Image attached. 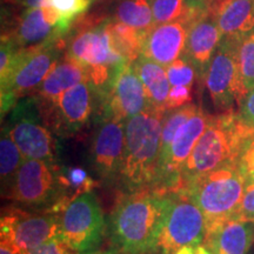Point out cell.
Wrapping results in <instances>:
<instances>
[{"mask_svg":"<svg viewBox=\"0 0 254 254\" xmlns=\"http://www.w3.org/2000/svg\"><path fill=\"white\" fill-rule=\"evenodd\" d=\"M170 202V192L153 187L127 193L110 215L114 247L123 254L153 253Z\"/></svg>","mask_w":254,"mask_h":254,"instance_id":"6da1fadb","label":"cell"},{"mask_svg":"<svg viewBox=\"0 0 254 254\" xmlns=\"http://www.w3.org/2000/svg\"><path fill=\"white\" fill-rule=\"evenodd\" d=\"M165 114L147 109L125 120V151L118 180L127 193L154 185Z\"/></svg>","mask_w":254,"mask_h":254,"instance_id":"7a4b0ae2","label":"cell"},{"mask_svg":"<svg viewBox=\"0 0 254 254\" xmlns=\"http://www.w3.org/2000/svg\"><path fill=\"white\" fill-rule=\"evenodd\" d=\"M73 28L65 55L80 64L88 80L103 95L118 69L128 63L117 49L110 30V19L84 18Z\"/></svg>","mask_w":254,"mask_h":254,"instance_id":"3957f363","label":"cell"},{"mask_svg":"<svg viewBox=\"0 0 254 254\" xmlns=\"http://www.w3.org/2000/svg\"><path fill=\"white\" fill-rule=\"evenodd\" d=\"M253 133L254 127L244 122L233 110L211 116L205 132L184 166L182 189L195 177L237 161Z\"/></svg>","mask_w":254,"mask_h":254,"instance_id":"277c9868","label":"cell"},{"mask_svg":"<svg viewBox=\"0 0 254 254\" xmlns=\"http://www.w3.org/2000/svg\"><path fill=\"white\" fill-rule=\"evenodd\" d=\"M246 187L239 165L232 161L195 177L182 190L201 209L208 230L236 215Z\"/></svg>","mask_w":254,"mask_h":254,"instance_id":"5b68a950","label":"cell"},{"mask_svg":"<svg viewBox=\"0 0 254 254\" xmlns=\"http://www.w3.org/2000/svg\"><path fill=\"white\" fill-rule=\"evenodd\" d=\"M65 47L66 40L60 39L18 51L7 79L0 84L1 118L13 110L19 100L38 90L56 63L63 57Z\"/></svg>","mask_w":254,"mask_h":254,"instance_id":"8992f818","label":"cell"},{"mask_svg":"<svg viewBox=\"0 0 254 254\" xmlns=\"http://www.w3.org/2000/svg\"><path fill=\"white\" fill-rule=\"evenodd\" d=\"M171 193L163 227L159 233L154 252L172 254L184 246H198L206 237V219L194 200L185 190Z\"/></svg>","mask_w":254,"mask_h":254,"instance_id":"52a82bcc","label":"cell"},{"mask_svg":"<svg viewBox=\"0 0 254 254\" xmlns=\"http://www.w3.org/2000/svg\"><path fill=\"white\" fill-rule=\"evenodd\" d=\"M44 118L37 98L25 97L15 104L6 127L24 158L55 164L57 141Z\"/></svg>","mask_w":254,"mask_h":254,"instance_id":"ba28073f","label":"cell"},{"mask_svg":"<svg viewBox=\"0 0 254 254\" xmlns=\"http://www.w3.org/2000/svg\"><path fill=\"white\" fill-rule=\"evenodd\" d=\"M106 228L103 209L92 190L75 196L60 214V238L75 253L97 250Z\"/></svg>","mask_w":254,"mask_h":254,"instance_id":"9c48e42d","label":"cell"},{"mask_svg":"<svg viewBox=\"0 0 254 254\" xmlns=\"http://www.w3.org/2000/svg\"><path fill=\"white\" fill-rule=\"evenodd\" d=\"M8 198L23 207H53L60 199L56 165L40 159L24 158Z\"/></svg>","mask_w":254,"mask_h":254,"instance_id":"30bf717a","label":"cell"},{"mask_svg":"<svg viewBox=\"0 0 254 254\" xmlns=\"http://www.w3.org/2000/svg\"><path fill=\"white\" fill-rule=\"evenodd\" d=\"M60 237V215L33 214L13 209L1 215L0 243L12 246L19 254H28L53 238Z\"/></svg>","mask_w":254,"mask_h":254,"instance_id":"8fae6325","label":"cell"},{"mask_svg":"<svg viewBox=\"0 0 254 254\" xmlns=\"http://www.w3.org/2000/svg\"><path fill=\"white\" fill-rule=\"evenodd\" d=\"M238 40L221 39L204 77L205 86L214 107L220 112L233 110L243 101L237 63Z\"/></svg>","mask_w":254,"mask_h":254,"instance_id":"7c38bea8","label":"cell"},{"mask_svg":"<svg viewBox=\"0 0 254 254\" xmlns=\"http://www.w3.org/2000/svg\"><path fill=\"white\" fill-rule=\"evenodd\" d=\"M209 118L201 107L184 125L171 145L168 153L159 165L153 189L174 192L182 189V173L187 159L205 132Z\"/></svg>","mask_w":254,"mask_h":254,"instance_id":"4fadbf2b","label":"cell"},{"mask_svg":"<svg viewBox=\"0 0 254 254\" xmlns=\"http://www.w3.org/2000/svg\"><path fill=\"white\" fill-rule=\"evenodd\" d=\"M152 109L144 85L132 63H125L114 75L107 91L101 95L100 120L125 122L142 111Z\"/></svg>","mask_w":254,"mask_h":254,"instance_id":"5bb4252c","label":"cell"},{"mask_svg":"<svg viewBox=\"0 0 254 254\" xmlns=\"http://www.w3.org/2000/svg\"><path fill=\"white\" fill-rule=\"evenodd\" d=\"M100 105L101 94L86 80L64 92L45 114L57 132L72 135L87 125Z\"/></svg>","mask_w":254,"mask_h":254,"instance_id":"9a60e30c","label":"cell"},{"mask_svg":"<svg viewBox=\"0 0 254 254\" xmlns=\"http://www.w3.org/2000/svg\"><path fill=\"white\" fill-rule=\"evenodd\" d=\"M125 151V122L101 119L92 138L90 158L94 172L105 182L119 178Z\"/></svg>","mask_w":254,"mask_h":254,"instance_id":"2e32d148","label":"cell"},{"mask_svg":"<svg viewBox=\"0 0 254 254\" xmlns=\"http://www.w3.org/2000/svg\"><path fill=\"white\" fill-rule=\"evenodd\" d=\"M71 30L52 24L41 7H23L17 15L11 28L2 31L5 36L14 43L19 50L28 49L65 39Z\"/></svg>","mask_w":254,"mask_h":254,"instance_id":"e0dca14e","label":"cell"},{"mask_svg":"<svg viewBox=\"0 0 254 254\" xmlns=\"http://www.w3.org/2000/svg\"><path fill=\"white\" fill-rule=\"evenodd\" d=\"M190 26L186 20L154 25L145 33L141 56L167 67L185 53Z\"/></svg>","mask_w":254,"mask_h":254,"instance_id":"ac0fdd59","label":"cell"},{"mask_svg":"<svg viewBox=\"0 0 254 254\" xmlns=\"http://www.w3.org/2000/svg\"><path fill=\"white\" fill-rule=\"evenodd\" d=\"M222 39L213 9H208L190 24L184 56L195 66L200 78L204 77L212 57Z\"/></svg>","mask_w":254,"mask_h":254,"instance_id":"d6986e66","label":"cell"},{"mask_svg":"<svg viewBox=\"0 0 254 254\" xmlns=\"http://www.w3.org/2000/svg\"><path fill=\"white\" fill-rule=\"evenodd\" d=\"M253 241L252 222L233 217L208 228L202 244L212 254H249Z\"/></svg>","mask_w":254,"mask_h":254,"instance_id":"ffe728a7","label":"cell"},{"mask_svg":"<svg viewBox=\"0 0 254 254\" xmlns=\"http://www.w3.org/2000/svg\"><path fill=\"white\" fill-rule=\"evenodd\" d=\"M88 80L87 73L80 64L64 55L53 66L36 91L41 112L46 113L64 92L82 81Z\"/></svg>","mask_w":254,"mask_h":254,"instance_id":"44dd1931","label":"cell"},{"mask_svg":"<svg viewBox=\"0 0 254 254\" xmlns=\"http://www.w3.org/2000/svg\"><path fill=\"white\" fill-rule=\"evenodd\" d=\"M212 9L222 39L239 40L254 32V0H215Z\"/></svg>","mask_w":254,"mask_h":254,"instance_id":"7402d4cb","label":"cell"},{"mask_svg":"<svg viewBox=\"0 0 254 254\" xmlns=\"http://www.w3.org/2000/svg\"><path fill=\"white\" fill-rule=\"evenodd\" d=\"M135 72L144 85L148 103L152 109L166 111V101L171 90L166 68L152 62L144 56H140L133 63Z\"/></svg>","mask_w":254,"mask_h":254,"instance_id":"603a6c76","label":"cell"},{"mask_svg":"<svg viewBox=\"0 0 254 254\" xmlns=\"http://www.w3.org/2000/svg\"><path fill=\"white\" fill-rule=\"evenodd\" d=\"M23 160V154L5 125L1 128V138H0V177H1L2 195L5 194L6 198H8L14 178Z\"/></svg>","mask_w":254,"mask_h":254,"instance_id":"cb8c5ba5","label":"cell"},{"mask_svg":"<svg viewBox=\"0 0 254 254\" xmlns=\"http://www.w3.org/2000/svg\"><path fill=\"white\" fill-rule=\"evenodd\" d=\"M114 20L146 33L155 25L151 0H120L114 9Z\"/></svg>","mask_w":254,"mask_h":254,"instance_id":"d4e9b609","label":"cell"},{"mask_svg":"<svg viewBox=\"0 0 254 254\" xmlns=\"http://www.w3.org/2000/svg\"><path fill=\"white\" fill-rule=\"evenodd\" d=\"M110 30L117 49L128 63H134L141 56L144 32H140L122 21L110 19Z\"/></svg>","mask_w":254,"mask_h":254,"instance_id":"484cf974","label":"cell"},{"mask_svg":"<svg viewBox=\"0 0 254 254\" xmlns=\"http://www.w3.org/2000/svg\"><path fill=\"white\" fill-rule=\"evenodd\" d=\"M199 106L195 104H187L179 109L167 111L163 120V128H161V140H160V157H159V165L164 160L168 153L171 145L180 131V128L189 122L190 117L196 112Z\"/></svg>","mask_w":254,"mask_h":254,"instance_id":"4316f807","label":"cell"},{"mask_svg":"<svg viewBox=\"0 0 254 254\" xmlns=\"http://www.w3.org/2000/svg\"><path fill=\"white\" fill-rule=\"evenodd\" d=\"M151 5L155 25L178 20H186L192 24L199 17L190 7L189 0H151Z\"/></svg>","mask_w":254,"mask_h":254,"instance_id":"83f0119b","label":"cell"},{"mask_svg":"<svg viewBox=\"0 0 254 254\" xmlns=\"http://www.w3.org/2000/svg\"><path fill=\"white\" fill-rule=\"evenodd\" d=\"M237 63L241 92L245 98L254 88V32L238 40Z\"/></svg>","mask_w":254,"mask_h":254,"instance_id":"f1b7e54d","label":"cell"},{"mask_svg":"<svg viewBox=\"0 0 254 254\" xmlns=\"http://www.w3.org/2000/svg\"><path fill=\"white\" fill-rule=\"evenodd\" d=\"M166 73L171 86H190L194 84L195 77L198 74L195 66L186 58L182 56L179 59L167 66Z\"/></svg>","mask_w":254,"mask_h":254,"instance_id":"f546056e","label":"cell"},{"mask_svg":"<svg viewBox=\"0 0 254 254\" xmlns=\"http://www.w3.org/2000/svg\"><path fill=\"white\" fill-rule=\"evenodd\" d=\"M56 9L65 23H74V19L86 12L91 5V0H47Z\"/></svg>","mask_w":254,"mask_h":254,"instance_id":"4dcf8cb0","label":"cell"},{"mask_svg":"<svg viewBox=\"0 0 254 254\" xmlns=\"http://www.w3.org/2000/svg\"><path fill=\"white\" fill-rule=\"evenodd\" d=\"M19 49L9 38L1 36V45H0V84L7 79L9 72L13 67L15 56Z\"/></svg>","mask_w":254,"mask_h":254,"instance_id":"1f68e13d","label":"cell"},{"mask_svg":"<svg viewBox=\"0 0 254 254\" xmlns=\"http://www.w3.org/2000/svg\"><path fill=\"white\" fill-rule=\"evenodd\" d=\"M237 163L245 178L246 186L254 185V133L246 141Z\"/></svg>","mask_w":254,"mask_h":254,"instance_id":"d6a6232c","label":"cell"},{"mask_svg":"<svg viewBox=\"0 0 254 254\" xmlns=\"http://www.w3.org/2000/svg\"><path fill=\"white\" fill-rule=\"evenodd\" d=\"M192 101V87L171 86L166 101V111L176 110L185 106Z\"/></svg>","mask_w":254,"mask_h":254,"instance_id":"836d02e7","label":"cell"},{"mask_svg":"<svg viewBox=\"0 0 254 254\" xmlns=\"http://www.w3.org/2000/svg\"><path fill=\"white\" fill-rule=\"evenodd\" d=\"M234 218L254 224V185L246 187L245 194H244Z\"/></svg>","mask_w":254,"mask_h":254,"instance_id":"e575fe53","label":"cell"},{"mask_svg":"<svg viewBox=\"0 0 254 254\" xmlns=\"http://www.w3.org/2000/svg\"><path fill=\"white\" fill-rule=\"evenodd\" d=\"M28 254H77L69 249L67 244L60 237L53 238L46 241L43 245L38 246L37 249L31 251Z\"/></svg>","mask_w":254,"mask_h":254,"instance_id":"d590c367","label":"cell"},{"mask_svg":"<svg viewBox=\"0 0 254 254\" xmlns=\"http://www.w3.org/2000/svg\"><path fill=\"white\" fill-rule=\"evenodd\" d=\"M239 116L246 124L254 127V88L251 90L239 105Z\"/></svg>","mask_w":254,"mask_h":254,"instance_id":"8d00e7d4","label":"cell"},{"mask_svg":"<svg viewBox=\"0 0 254 254\" xmlns=\"http://www.w3.org/2000/svg\"><path fill=\"white\" fill-rule=\"evenodd\" d=\"M0 254H19V252L7 244L0 243Z\"/></svg>","mask_w":254,"mask_h":254,"instance_id":"74e56055","label":"cell"},{"mask_svg":"<svg viewBox=\"0 0 254 254\" xmlns=\"http://www.w3.org/2000/svg\"><path fill=\"white\" fill-rule=\"evenodd\" d=\"M196 246H184L182 249L177 250L172 254H194Z\"/></svg>","mask_w":254,"mask_h":254,"instance_id":"f35d334b","label":"cell"},{"mask_svg":"<svg viewBox=\"0 0 254 254\" xmlns=\"http://www.w3.org/2000/svg\"><path fill=\"white\" fill-rule=\"evenodd\" d=\"M194 254H212V252L204 245V244H200V245L196 246Z\"/></svg>","mask_w":254,"mask_h":254,"instance_id":"ab89813d","label":"cell"},{"mask_svg":"<svg viewBox=\"0 0 254 254\" xmlns=\"http://www.w3.org/2000/svg\"><path fill=\"white\" fill-rule=\"evenodd\" d=\"M77 254H118L113 251H99V250H94V251H90V252H85V253H77Z\"/></svg>","mask_w":254,"mask_h":254,"instance_id":"60d3db41","label":"cell"},{"mask_svg":"<svg viewBox=\"0 0 254 254\" xmlns=\"http://www.w3.org/2000/svg\"><path fill=\"white\" fill-rule=\"evenodd\" d=\"M9 1H11V0H6V2H9Z\"/></svg>","mask_w":254,"mask_h":254,"instance_id":"b9f144b4","label":"cell"},{"mask_svg":"<svg viewBox=\"0 0 254 254\" xmlns=\"http://www.w3.org/2000/svg\"><path fill=\"white\" fill-rule=\"evenodd\" d=\"M91 1H97V0H91Z\"/></svg>","mask_w":254,"mask_h":254,"instance_id":"7bdbcfd3","label":"cell"}]
</instances>
